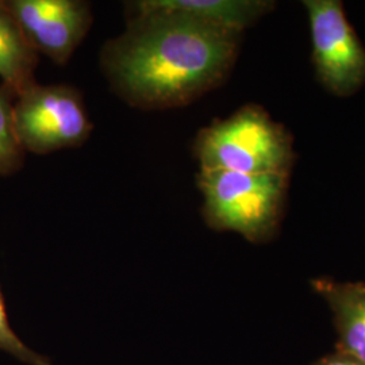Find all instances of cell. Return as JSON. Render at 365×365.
Instances as JSON below:
<instances>
[{
    "mask_svg": "<svg viewBox=\"0 0 365 365\" xmlns=\"http://www.w3.org/2000/svg\"><path fill=\"white\" fill-rule=\"evenodd\" d=\"M38 66V53L27 41L22 29L0 0V80L15 98L37 81L34 78Z\"/></svg>",
    "mask_w": 365,
    "mask_h": 365,
    "instance_id": "9",
    "label": "cell"
},
{
    "mask_svg": "<svg viewBox=\"0 0 365 365\" xmlns=\"http://www.w3.org/2000/svg\"><path fill=\"white\" fill-rule=\"evenodd\" d=\"M14 125L25 152L49 155L84 144L92 123L80 92L66 84L36 83L14 102Z\"/></svg>",
    "mask_w": 365,
    "mask_h": 365,
    "instance_id": "4",
    "label": "cell"
},
{
    "mask_svg": "<svg viewBox=\"0 0 365 365\" xmlns=\"http://www.w3.org/2000/svg\"><path fill=\"white\" fill-rule=\"evenodd\" d=\"M312 30L313 63L321 83L348 96L365 83V48L348 22L339 0L303 1Z\"/></svg>",
    "mask_w": 365,
    "mask_h": 365,
    "instance_id": "5",
    "label": "cell"
},
{
    "mask_svg": "<svg viewBox=\"0 0 365 365\" xmlns=\"http://www.w3.org/2000/svg\"><path fill=\"white\" fill-rule=\"evenodd\" d=\"M37 53L58 66L69 61L91 29V7L81 0L4 1Z\"/></svg>",
    "mask_w": 365,
    "mask_h": 365,
    "instance_id": "6",
    "label": "cell"
},
{
    "mask_svg": "<svg viewBox=\"0 0 365 365\" xmlns=\"http://www.w3.org/2000/svg\"><path fill=\"white\" fill-rule=\"evenodd\" d=\"M312 365H365L360 361H357L356 359H353L351 356L345 354V353L334 351L333 353H329L327 356L318 359L317 361H314Z\"/></svg>",
    "mask_w": 365,
    "mask_h": 365,
    "instance_id": "12",
    "label": "cell"
},
{
    "mask_svg": "<svg viewBox=\"0 0 365 365\" xmlns=\"http://www.w3.org/2000/svg\"><path fill=\"white\" fill-rule=\"evenodd\" d=\"M314 291L325 300L337 330L336 351L365 364V283L314 279Z\"/></svg>",
    "mask_w": 365,
    "mask_h": 365,
    "instance_id": "8",
    "label": "cell"
},
{
    "mask_svg": "<svg viewBox=\"0 0 365 365\" xmlns=\"http://www.w3.org/2000/svg\"><path fill=\"white\" fill-rule=\"evenodd\" d=\"M130 14L175 13L241 34L274 6L267 0H137Z\"/></svg>",
    "mask_w": 365,
    "mask_h": 365,
    "instance_id": "7",
    "label": "cell"
},
{
    "mask_svg": "<svg viewBox=\"0 0 365 365\" xmlns=\"http://www.w3.org/2000/svg\"><path fill=\"white\" fill-rule=\"evenodd\" d=\"M0 351L15 357L16 360L27 365H52L45 357L30 349L18 334L14 331L9 314L6 300L0 289Z\"/></svg>",
    "mask_w": 365,
    "mask_h": 365,
    "instance_id": "11",
    "label": "cell"
},
{
    "mask_svg": "<svg viewBox=\"0 0 365 365\" xmlns=\"http://www.w3.org/2000/svg\"><path fill=\"white\" fill-rule=\"evenodd\" d=\"M241 34L175 13L130 14L106 43L102 66L113 91L141 110L190 105L233 68Z\"/></svg>",
    "mask_w": 365,
    "mask_h": 365,
    "instance_id": "1",
    "label": "cell"
},
{
    "mask_svg": "<svg viewBox=\"0 0 365 365\" xmlns=\"http://www.w3.org/2000/svg\"><path fill=\"white\" fill-rule=\"evenodd\" d=\"M288 175L200 170L203 218L211 229L235 232L249 242L262 244L274 235Z\"/></svg>",
    "mask_w": 365,
    "mask_h": 365,
    "instance_id": "2",
    "label": "cell"
},
{
    "mask_svg": "<svg viewBox=\"0 0 365 365\" xmlns=\"http://www.w3.org/2000/svg\"><path fill=\"white\" fill-rule=\"evenodd\" d=\"M15 95L0 83V176L13 175L24 165L25 150L14 125Z\"/></svg>",
    "mask_w": 365,
    "mask_h": 365,
    "instance_id": "10",
    "label": "cell"
},
{
    "mask_svg": "<svg viewBox=\"0 0 365 365\" xmlns=\"http://www.w3.org/2000/svg\"><path fill=\"white\" fill-rule=\"evenodd\" d=\"M200 170L288 175L294 153L284 129L257 106H245L197 134Z\"/></svg>",
    "mask_w": 365,
    "mask_h": 365,
    "instance_id": "3",
    "label": "cell"
}]
</instances>
